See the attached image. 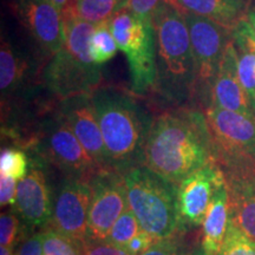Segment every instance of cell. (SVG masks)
<instances>
[{"label":"cell","instance_id":"cell-20","mask_svg":"<svg viewBox=\"0 0 255 255\" xmlns=\"http://www.w3.org/2000/svg\"><path fill=\"white\" fill-rule=\"evenodd\" d=\"M229 222V196L227 184L216 191L203 221L202 255H222Z\"/></svg>","mask_w":255,"mask_h":255},{"label":"cell","instance_id":"cell-11","mask_svg":"<svg viewBox=\"0 0 255 255\" xmlns=\"http://www.w3.org/2000/svg\"><path fill=\"white\" fill-rule=\"evenodd\" d=\"M206 120L215 158H241L255 162V117L208 105Z\"/></svg>","mask_w":255,"mask_h":255},{"label":"cell","instance_id":"cell-23","mask_svg":"<svg viewBox=\"0 0 255 255\" xmlns=\"http://www.w3.org/2000/svg\"><path fill=\"white\" fill-rule=\"evenodd\" d=\"M117 50L119 46L111 32L110 20L96 25L90 40V52L94 62L102 66L116 56Z\"/></svg>","mask_w":255,"mask_h":255},{"label":"cell","instance_id":"cell-10","mask_svg":"<svg viewBox=\"0 0 255 255\" xmlns=\"http://www.w3.org/2000/svg\"><path fill=\"white\" fill-rule=\"evenodd\" d=\"M12 9L28 43L45 60L65 46V19L49 0H13Z\"/></svg>","mask_w":255,"mask_h":255},{"label":"cell","instance_id":"cell-37","mask_svg":"<svg viewBox=\"0 0 255 255\" xmlns=\"http://www.w3.org/2000/svg\"><path fill=\"white\" fill-rule=\"evenodd\" d=\"M0 255H14V254L11 247L1 246V248H0Z\"/></svg>","mask_w":255,"mask_h":255},{"label":"cell","instance_id":"cell-12","mask_svg":"<svg viewBox=\"0 0 255 255\" xmlns=\"http://www.w3.org/2000/svg\"><path fill=\"white\" fill-rule=\"evenodd\" d=\"M92 197L89 209L88 235L96 240L108 238L111 227L129 209L123 175L101 171L90 181Z\"/></svg>","mask_w":255,"mask_h":255},{"label":"cell","instance_id":"cell-5","mask_svg":"<svg viewBox=\"0 0 255 255\" xmlns=\"http://www.w3.org/2000/svg\"><path fill=\"white\" fill-rule=\"evenodd\" d=\"M129 209L142 231L156 240L171 238L181 225L177 207V186L145 165L123 174Z\"/></svg>","mask_w":255,"mask_h":255},{"label":"cell","instance_id":"cell-28","mask_svg":"<svg viewBox=\"0 0 255 255\" xmlns=\"http://www.w3.org/2000/svg\"><path fill=\"white\" fill-rule=\"evenodd\" d=\"M79 248H81V255H132L124 247L114 244L108 239L96 240L88 238L81 244Z\"/></svg>","mask_w":255,"mask_h":255},{"label":"cell","instance_id":"cell-38","mask_svg":"<svg viewBox=\"0 0 255 255\" xmlns=\"http://www.w3.org/2000/svg\"><path fill=\"white\" fill-rule=\"evenodd\" d=\"M193 255H202V252H197V253H195V254H193Z\"/></svg>","mask_w":255,"mask_h":255},{"label":"cell","instance_id":"cell-31","mask_svg":"<svg viewBox=\"0 0 255 255\" xmlns=\"http://www.w3.org/2000/svg\"><path fill=\"white\" fill-rule=\"evenodd\" d=\"M162 0H130L129 9L143 20H152V13Z\"/></svg>","mask_w":255,"mask_h":255},{"label":"cell","instance_id":"cell-9","mask_svg":"<svg viewBox=\"0 0 255 255\" xmlns=\"http://www.w3.org/2000/svg\"><path fill=\"white\" fill-rule=\"evenodd\" d=\"M184 15L195 58V95L210 100L213 84L219 73L226 49L233 39L234 31L199 15L191 13H184Z\"/></svg>","mask_w":255,"mask_h":255},{"label":"cell","instance_id":"cell-17","mask_svg":"<svg viewBox=\"0 0 255 255\" xmlns=\"http://www.w3.org/2000/svg\"><path fill=\"white\" fill-rule=\"evenodd\" d=\"M209 105H215L221 109L245 116L255 117L253 104L239 77L238 55L233 39L226 49L219 73L213 84Z\"/></svg>","mask_w":255,"mask_h":255},{"label":"cell","instance_id":"cell-8","mask_svg":"<svg viewBox=\"0 0 255 255\" xmlns=\"http://www.w3.org/2000/svg\"><path fill=\"white\" fill-rule=\"evenodd\" d=\"M47 60L28 43L23 45L1 34L0 47V90L5 105L37 101L41 91H46L43 70Z\"/></svg>","mask_w":255,"mask_h":255},{"label":"cell","instance_id":"cell-13","mask_svg":"<svg viewBox=\"0 0 255 255\" xmlns=\"http://www.w3.org/2000/svg\"><path fill=\"white\" fill-rule=\"evenodd\" d=\"M92 197L88 181L68 178L52 202V229L81 246L88 235V218Z\"/></svg>","mask_w":255,"mask_h":255},{"label":"cell","instance_id":"cell-30","mask_svg":"<svg viewBox=\"0 0 255 255\" xmlns=\"http://www.w3.org/2000/svg\"><path fill=\"white\" fill-rule=\"evenodd\" d=\"M19 181L0 174V205L1 207L15 205Z\"/></svg>","mask_w":255,"mask_h":255},{"label":"cell","instance_id":"cell-24","mask_svg":"<svg viewBox=\"0 0 255 255\" xmlns=\"http://www.w3.org/2000/svg\"><path fill=\"white\" fill-rule=\"evenodd\" d=\"M27 155L18 148H5L0 155V174L20 181L28 174Z\"/></svg>","mask_w":255,"mask_h":255},{"label":"cell","instance_id":"cell-27","mask_svg":"<svg viewBox=\"0 0 255 255\" xmlns=\"http://www.w3.org/2000/svg\"><path fill=\"white\" fill-rule=\"evenodd\" d=\"M44 255H81L79 245L59 234L55 229L43 233Z\"/></svg>","mask_w":255,"mask_h":255},{"label":"cell","instance_id":"cell-26","mask_svg":"<svg viewBox=\"0 0 255 255\" xmlns=\"http://www.w3.org/2000/svg\"><path fill=\"white\" fill-rule=\"evenodd\" d=\"M141 231V226H139L135 214L130 209H127L114 223L107 239L114 244L126 248L127 245Z\"/></svg>","mask_w":255,"mask_h":255},{"label":"cell","instance_id":"cell-19","mask_svg":"<svg viewBox=\"0 0 255 255\" xmlns=\"http://www.w3.org/2000/svg\"><path fill=\"white\" fill-rule=\"evenodd\" d=\"M184 13L207 18L235 31L252 7V0H169Z\"/></svg>","mask_w":255,"mask_h":255},{"label":"cell","instance_id":"cell-35","mask_svg":"<svg viewBox=\"0 0 255 255\" xmlns=\"http://www.w3.org/2000/svg\"><path fill=\"white\" fill-rule=\"evenodd\" d=\"M235 30L244 32L255 43V6L251 7L246 17H245L244 20L241 21L240 25Z\"/></svg>","mask_w":255,"mask_h":255},{"label":"cell","instance_id":"cell-6","mask_svg":"<svg viewBox=\"0 0 255 255\" xmlns=\"http://www.w3.org/2000/svg\"><path fill=\"white\" fill-rule=\"evenodd\" d=\"M57 101L41 111L26 137V144L45 161L62 170L68 178L90 181L101 173L82 143L57 109Z\"/></svg>","mask_w":255,"mask_h":255},{"label":"cell","instance_id":"cell-2","mask_svg":"<svg viewBox=\"0 0 255 255\" xmlns=\"http://www.w3.org/2000/svg\"><path fill=\"white\" fill-rule=\"evenodd\" d=\"M110 169L121 175L143 165L152 119L132 95L115 87L91 94Z\"/></svg>","mask_w":255,"mask_h":255},{"label":"cell","instance_id":"cell-16","mask_svg":"<svg viewBox=\"0 0 255 255\" xmlns=\"http://www.w3.org/2000/svg\"><path fill=\"white\" fill-rule=\"evenodd\" d=\"M57 109L101 170L113 171L92 105L91 95H76L62 98L57 101Z\"/></svg>","mask_w":255,"mask_h":255},{"label":"cell","instance_id":"cell-1","mask_svg":"<svg viewBox=\"0 0 255 255\" xmlns=\"http://www.w3.org/2000/svg\"><path fill=\"white\" fill-rule=\"evenodd\" d=\"M206 115L181 108L152 120L143 165L177 184L188 175L214 161Z\"/></svg>","mask_w":255,"mask_h":255},{"label":"cell","instance_id":"cell-4","mask_svg":"<svg viewBox=\"0 0 255 255\" xmlns=\"http://www.w3.org/2000/svg\"><path fill=\"white\" fill-rule=\"evenodd\" d=\"M65 19V46L47 60L43 82L57 100L76 95H91L101 87V65L90 52V40L96 25L75 15L63 13Z\"/></svg>","mask_w":255,"mask_h":255},{"label":"cell","instance_id":"cell-25","mask_svg":"<svg viewBox=\"0 0 255 255\" xmlns=\"http://www.w3.org/2000/svg\"><path fill=\"white\" fill-rule=\"evenodd\" d=\"M222 255H255V240L248 237L229 218Z\"/></svg>","mask_w":255,"mask_h":255},{"label":"cell","instance_id":"cell-14","mask_svg":"<svg viewBox=\"0 0 255 255\" xmlns=\"http://www.w3.org/2000/svg\"><path fill=\"white\" fill-rule=\"evenodd\" d=\"M229 196V218L255 240V162L240 158H218ZM219 164V163H218Z\"/></svg>","mask_w":255,"mask_h":255},{"label":"cell","instance_id":"cell-7","mask_svg":"<svg viewBox=\"0 0 255 255\" xmlns=\"http://www.w3.org/2000/svg\"><path fill=\"white\" fill-rule=\"evenodd\" d=\"M110 28L119 50L129 63L131 90L135 95L155 92L156 60L152 20H143L129 8L110 19Z\"/></svg>","mask_w":255,"mask_h":255},{"label":"cell","instance_id":"cell-21","mask_svg":"<svg viewBox=\"0 0 255 255\" xmlns=\"http://www.w3.org/2000/svg\"><path fill=\"white\" fill-rule=\"evenodd\" d=\"M130 0H73L71 7L63 13L75 15L88 23L98 25L109 21L115 14L129 8Z\"/></svg>","mask_w":255,"mask_h":255},{"label":"cell","instance_id":"cell-18","mask_svg":"<svg viewBox=\"0 0 255 255\" xmlns=\"http://www.w3.org/2000/svg\"><path fill=\"white\" fill-rule=\"evenodd\" d=\"M15 208L21 218L33 227L45 226L52 218V202L44 174L31 165L30 171L18 182Z\"/></svg>","mask_w":255,"mask_h":255},{"label":"cell","instance_id":"cell-36","mask_svg":"<svg viewBox=\"0 0 255 255\" xmlns=\"http://www.w3.org/2000/svg\"><path fill=\"white\" fill-rule=\"evenodd\" d=\"M49 1L52 2L53 5H56L62 12H65L71 7L73 0H49Z\"/></svg>","mask_w":255,"mask_h":255},{"label":"cell","instance_id":"cell-33","mask_svg":"<svg viewBox=\"0 0 255 255\" xmlns=\"http://www.w3.org/2000/svg\"><path fill=\"white\" fill-rule=\"evenodd\" d=\"M141 255H178V252L176 244L171 240V238H167L156 241Z\"/></svg>","mask_w":255,"mask_h":255},{"label":"cell","instance_id":"cell-34","mask_svg":"<svg viewBox=\"0 0 255 255\" xmlns=\"http://www.w3.org/2000/svg\"><path fill=\"white\" fill-rule=\"evenodd\" d=\"M18 255H44L43 233L26 239L20 246Z\"/></svg>","mask_w":255,"mask_h":255},{"label":"cell","instance_id":"cell-32","mask_svg":"<svg viewBox=\"0 0 255 255\" xmlns=\"http://www.w3.org/2000/svg\"><path fill=\"white\" fill-rule=\"evenodd\" d=\"M156 241L157 240L152 238L150 234H148L144 231H141L127 245L126 250L129 251L132 255H141L148 248H150Z\"/></svg>","mask_w":255,"mask_h":255},{"label":"cell","instance_id":"cell-22","mask_svg":"<svg viewBox=\"0 0 255 255\" xmlns=\"http://www.w3.org/2000/svg\"><path fill=\"white\" fill-rule=\"evenodd\" d=\"M233 41L238 55L239 77L255 109V43L239 30L234 31Z\"/></svg>","mask_w":255,"mask_h":255},{"label":"cell","instance_id":"cell-29","mask_svg":"<svg viewBox=\"0 0 255 255\" xmlns=\"http://www.w3.org/2000/svg\"><path fill=\"white\" fill-rule=\"evenodd\" d=\"M18 219L12 213H2L0 218V244L1 246L11 247L17 238Z\"/></svg>","mask_w":255,"mask_h":255},{"label":"cell","instance_id":"cell-15","mask_svg":"<svg viewBox=\"0 0 255 255\" xmlns=\"http://www.w3.org/2000/svg\"><path fill=\"white\" fill-rule=\"evenodd\" d=\"M223 184H226L225 175L215 159L184 177L177 184L181 225L199 226L203 223L216 191Z\"/></svg>","mask_w":255,"mask_h":255},{"label":"cell","instance_id":"cell-3","mask_svg":"<svg viewBox=\"0 0 255 255\" xmlns=\"http://www.w3.org/2000/svg\"><path fill=\"white\" fill-rule=\"evenodd\" d=\"M155 37V92L177 104L195 95L196 66L184 12L162 0L152 13Z\"/></svg>","mask_w":255,"mask_h":255}]
</instances>
